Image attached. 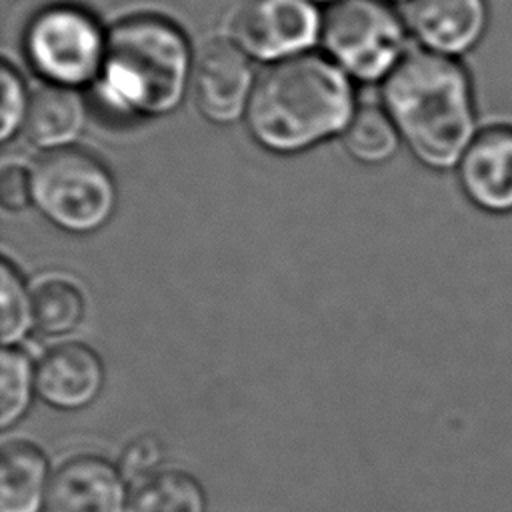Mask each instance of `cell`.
<instances>
[{
    "label": "cell",
    "mask_w": 512,
    "mask_h": 512,
    "mask_svg": "<svg viewBox=\"0 0 512 512\" xmlns=\"http://www.w3.org/2000/svg\"><path fill=\"white\" fill-rule=\"evenodd\" d=\"M162 458H164V444L152 434H142L130 440L122 448L116 464L124 474V478L128 480V484H132L134 480L160 468Z\"/></svg>",
    "instance_id": "cell-21"
},
{
    "label": "cell",
    "mask_w": 512,
    "mask_h": 512,
    "mask_svg": "<svg viewBox=\"0 0 512 512\" xmlns=\"http://www.w3.org/2000/svg\"><path fill=\"white\" fill-rule=\"evenodd\" d=\"M22 42L28 64L44 82L74 90L96 82L106 52V32L74 4H52L34 14Z\"/></svg>",
    "instance_id": "cell-6"
},
{
    "label": "cell",
    "mask_w": 512,
    "mask_h": 512,
    "mask_svg": "<svg viewBox=\"0 0 512 512\" xmlns=\"http://www.w3.org/2000/svg\"><path fill=\"white\" fill-rule=\"evenodd\" d=\"M0 202L4 210L20 212L32 204L30 170L18 164H6L0 174Z\"/></svg>",
    "instance_id": "cell-22"
},
{
    "label": "cell",
    "mask_w": 512,
    "mask_h": 512,
    "mask_svg": "<svg viewBox=\"0 0 512 512\" xmlns=\"http://www.w3.org/2000/svg\"><path fill=\"white\" fill-rule=\"evenodd\" d=\"M208 500L200 480L176 466H160L134 480L128 512H206Z\"/></svg>",
    "instance_id": "cell-16"
},
{
    "label": "cell",
    "mask_w": 512,
    "mask_h": 512,
    "mask_svg": "<svg viewBox=\"0 0 512 512\" xmlns=\"http://www.w3.org/2000/svg\"><path fill=\"white\" fill-rule=\"evenodd\" d=\"M86 108L74 88L46 84L30 98L24 132L38 148L60 150L78 140L84 130Z\"/></svg>",
    "instance_id": "cell-14"
},
{
    "label": "cell",
    "mask_w": 512,
    "mask_h": 512,
    "mask_svg": "<svg viewBox=\"0 0 512 512\" xmlns=\"http://www.w3.org/2000/svg\"><path fill=\"white\" fill-rule=\"evenodd\" d=\"M406 28L386 0H336L324 12L320 42L350 78L384 82L408 54Z\"/></svg>",
    "instance_id": "cell-5"
},
{
    "label": "cell",
    "mask_w": 512,
    "mask_h": 512,
    "mask_svg": "<svg viewBox=\"0 0 512 512\" xmlns=\"http://www.w3.org/2000/svg\"><path fill=\"white\" fill-rule=\"evenodd\" d=\"M34 330L60 338L74 332L86 318V288L72 272L46 270L30 282Z\"/></svg>",
    "instance_id": "cell-15"
},
{
    "label": "cell",
    "mask_w": 512,
    "mask_h": 512,
    "mask_svg": "<svg viewBox=\"0 0 512 512\" xmlns=\"http://www.w3.org/2000/svg\"><path fill=\"white\" fill-rule=\"evenodd\" d=\"M194 76L186 34L156 14L128 16L106 32L94 94L122 118H154L176 110Z\"/></svg>",
    "instance_id": "cell-3"
},
{
    "label": "cell",
    "mask_w": 512,
    "mask_h": 512,
    "mask_svg": "<svg viewBox=\"0 0 512 512\" xmlns=\"http://www.w3.org/2000/svg\"><path fill=\"white\" fill-rule=\"evenodd\" d=\"M36 394V362L20 346H4L0 354V428L16 426Z\"/></svg>",
    "instance_id": "cell-18"
},
{
    "label": "cell",
    "mask_w": 512,
    "mask_h": 512,
    "mask_svg": "<svg viewBox=\"0 0 512 512\" xmlns=\"http://www.w3.org/2000/svg\"><path fill=\"white\" fill-rule=\"evenodd\" d=\"M382 98L402 142L432 170L456 168L480 130L472 78L456 58L408 52L384 80Z\"/></svg>",
    "instance_id": "cell-1"
},
{
    "label": "cell",
    "mask_w": 512,
    "mask_h": 512,
    "mask_svg": "<svg viewBox=\"0 0 512 512\" xmlns=\"http://www.w3.org/2000/svg\"><path fill=\"white\" fill-rule=\"evenodd\" d=\"M402 138L384 108L362 106L356 110L344 132V144L352 158L362 164H382L390 160Z\"/></svg>",
    "instance_id": "cell-17"
},
{
    "label": "cell",
    "mask_w": 512,
    "mask_h": 512,
    "mask_svg": "<svg viewBox=\"0 0 512 512\" xmlns=\"http://www.w3.org/2000/svg\"><path fill=\"white\" fill-rule=\"evenodd\" d=\"M312 2H316V4H318V2H330V4H334L336 0H312Z\"/></svg>",
    "instance_id": "cell-23"
},
{
    "label": "cell",
    "mask_w": 512,
    "mask_h": 512,
    "mask_svg": "<svg viewBox=\"0 0 512 512\" xmlns=\"http://www.w3.org/2000/svg\"><path fill=\"white\" fill-rule=\"evenodd\" d=\"M356 110L350 76L328 56L308 52L258 76L246 126L262 148L296 154L344 134Z\"/></svg>",
    "instance_id": "cell-2"
},
{
    "label": "cell",
    "mask_w": 512,
    "mask_h": 512,
    "mask_svg": "<svg viewBox=\"0 0 512 512\" xmlns=\"http://www.w3.org/2000/svg\"><path fill=\"white\" fill-rule=\"evenodd\" d=\"M106 382L100 354L78 340L56 342L36 360V394L56 410H82L96 402Z\"/></svg>",
    "instance_id": "cell-11"
},
{
    "label": "cell",
    "mask_w": 512,
    "mask_h": 512,
    "mask_svg": "<svg viewBox=\"0 0 512 512\" xmlns=\"http://www.w3.org/2000/svg\"><path fill=\"white\" fill-rule=\"evenodd\" d=\"M0 338L4 346H18L34 330V308L30 282L8 258L0 262Z\"/></svg>",
    "instance_id": "cell-19"
},
{
    "label": "cell",
    "mask_w": 512,
    "mask_h": 512,
    "mask_svg": "<svg viewBox=\"0 0 512 512\" xmlns=\"http://www.w3.org/2000/svg\"><path fill=\"white\" fill-rule=\"evenodd\" d=\"M0 90H2L0 140L8 142L20 130H24L32 96H28L22 76L8 62H4L0 68Z\"/></svg>",
    "instance_id": "cell-20"
},
{
    "label": "cell",
    "mask_w": 512,
    "mask_h": 512,
    "mask_svg": "<svg viewBox=\"0 0 512 512\" xmlns=\"http://www.w3.org/2000/svg\"><path fill=\"white\" fill-rule=\"evenodd\" d=\"M386 2H410V0H386Z\"/></svg>",
    "instance_id": "cell-24"
},
{
    "label": "cell",
    "mask_w": 512,
    "mask_h": 512,
    "mask_svg": "<svg viewBox=\"0 0 512 512\" xmlns=\"http://www.w3.org/2000/svg\"><path fill=\"white\" fill-rule=\"evenodd\" d=\"M464 196L488 214L512 212V124L480 126L458 166Z\"/></svg>",
    "instance_id": "cell-9"
},
{
    "label": "cell",
    "mask_w": 512,
    "mask_h": 512,
    "mask_svg": "<svg viewBox=\"0 0 512 512\" xmlns=\"http://www.w3.org/2000/svg\"><path fill=\"white\" fill-rule=\"evenodd\" d=\"M54 470L46 452L30 440H6L0 448V512L46 510Z\"/></svg>",
    "instance_id": "cell-13"
},
{
    "label": "cell",
    "mask_w": 512,
    "mask_h": 512,
    "mask_svg": "<svg viewBox=\"0 0 512 512\" xmlns=\"http://www.w3.org/2000/svg\"><path fill=\"white\" fill-rule=\"evenodd\" d=\"M30 182L32 206L64 232L92 234L116 212L114 176L86 150L68 146L44 152L30 168Z\"/></svg>",
    "instance_id": "cell-4"
},
{
    "label": "cell",
    "mask_w": 512,
    "mask_h": 512,
    "mask_svg": "<svg viewBox=\"0 0 512 512\" xmlns=\"http://www.w3.org/2000/svg\"><path fill=\"white\" fill-rule=\"evenodd\" d=\"M488 24V0H410L406 10L420 48L456 60L482 42Z\"/></svg>",
    "instance_id": "cell-12"
},
{
    "label": "cell",
    "mask_w": 512,
    "mask_h": 512,
    "mask_svg": "<svg viewBox=\"0 0 512 512\" xmlns=\"http://www.w3.org/2000/svg\"><path fill=\"white\" fill-rule=\"evenodd\" d=\"M250 56L232 40L210 42L194 66V96L200 112L214 124L246 118L256 88Z\"/></svg>",
    "instance_id": "cell-8"
},
{
    "label": "cell",
    "mask_w": 512,
    "mask_h": 512,
    "mask_svg": "<svg viewBox=\"0 0 512 512\" xmlns=\"http://www.w3.org/2000/svg\"><path fill=\"white\" fill-rule=\"evenodd\" d=\"M130 484L118 464L82 452L68 456L52 474L48 512H128Z\"/></svg>",
    "instance_id": "cell-10"
},
{
    "label": "cell",
    "mask_w": 512,
    "mask_h": 512,
    "mask_svg": "<svg viewBox=\"0 0 512 512\" xmlns=\"http://www.w3.org/2000/svg\"><path fill=\"white\" fill-rule=\"evenodd\" d=\"M322 20L312 0H242L230 36L250 58L278 64L308 54L320 42Z\"/></svg>",
    "instance_id": "cell-7"
}]
</instances>
